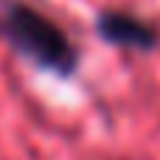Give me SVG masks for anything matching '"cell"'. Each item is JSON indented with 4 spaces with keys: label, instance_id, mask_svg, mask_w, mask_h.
<instances>
[{
    "label": "cell",
    "instance_id": "obj_2",
    "mask_svg": "<svg viewBox=\"0 0 160 160\" xmlns=\"http://www.w3.org/2000/svg\"><path fill=\"white\" fill-rule=\"evenodd\" d=\"M98 28L101 34L115 42V45H127V48H149L155 42V31L149 25H143L141 20L135 17H127V14H104L98 20Z\"/></svg>",
    "mask_w": 160,
    "mask_h": 160
},
{
    "label": "cell",
    "instance_id": "obj_1",
    "mask_svg": "<svg viewBox=\"0 0 160 160\" xmlns=\"http://www.w3.org/2000/svg\"><path fill=\"white\" fill-rule=\"evenodd\" d=\"M0 31L22 56L34 59L37 65L59 73V76H68L76 68V51H73L70 39L65 37V31L22 3H8L3 8Z\"/></svg>",
    "mask_w": 160,
    "mask_h": 160
}]
</instances>
